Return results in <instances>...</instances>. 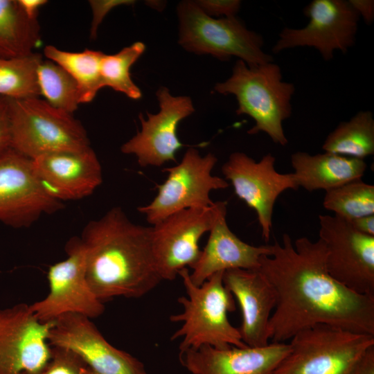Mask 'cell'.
<instances>
[{
    "mask_svg": "<svg viewBox=\"0 0 374 374\" xmlns=\"http://www.w3.org/2000/svg\"><path fill=\"white\" fill-rule=\"evenodd\" d=\"M309 18L301 28H284L272 47L274 53L296 47H312L330 61L355 43L359 17L346 0H313L303 9Z\"/></svg>",
    "mask_w": 374,
    "mask_h": 374,
    "instance_id": "30bf717a",
    "label": "cell"
},
{
    "mask_svg": "<svg viewBox=\"0 0 374 374\" xmlns=\"http://www.w3.org/2000/svg\"><path fill=\"white\" fill-rule=\"evenodd\" d=\"M134 1L127 0H108V1H90L89 4L93 11V21L91 28V37L96 36L97 29L104 17L113 8L121 6L132 4Z\"/></svg>",
    "mask_w": 374,
    "mask_h": 374,
    "instance_id": "1f68e13d",
    "label": "cell"
},
{
    "mask_svg": "<svg viewBox=\"0 0 374 374\" xmlns=\"http://www.w3.org/2000/svg\"><path fill=\"white\" fill-rule=\"evenodd\" d=\"M48 341L51 347L77 355L95 374H148L143 364L109 343L91 319L66 314L54 321Z\"/></svg>",
    "mask_w": 374,
    "mask_h": 374,
    "instance_id": "2e32d148",
    "label": "cell"
},
{
    "mask_svg": "<svg viewBox=\"0 0 374 374\" xmlns=\"http://www.w3.org/2000/svg\"><path fill=\"white\" fill-rule=\"evenodd\" d=\"M44 54L66 70L76 82L80 103L91 102L103 87L100 67L105 55L101 51L85 49L82 52H69L54 46H46Z\"/></svg>",
    "mask_w": 374,
    "mask_h": 374,
    "instance_id": "cb8c5ba5",
    "label": "cell"
},
{
    "mask_svg": "<svg viewBox=\"0 0 374 374\" xmlns=\"http://www.w3.org/2000/svg\"><path fill=\"white\" fill-rule=\"evenodd\" d=\"M41 54L0 57V96L11 99L39 98L37 68Z\"/></svg>",
    "mask_w": 374,
    "mask_h": 374,
    "instance_id": "484cf974",
    "label": "cell"
},
{
    "mask_svg": "<svg viewBox=\"0 0 374 374\" xmlns=\"http://www.w3.org/2000/svg\"><path fill=\"white\" fill-rule=\"evenodd\" d=\"M325 152L364 159L374 154V118L371 111H360L341 122L322 145Z\"/></svg>",
    "mask_w": 374,
    "mask_h": 374,
    "instance_id": "d4e9b609",
    "label": "cell"
},
{
    "mask_svg": "<svg viewBox=\"0 0 374 374\" xmlns=\"http://www.w3.org/2000/svg\"><path fill=\"white\" fill-rule=\"evenodd\" d=\"M217 161L211 152L202 157L195 148H188L179 163L164 169L168 175L166 181L157 186V195L138 211L153 226L178 211L213 206L211 192L229 186L225 179L212 175Z\"/></svg>",
    "mask_w": 374,
    "mask_h": 374,
    "instance_id": "ba28073f",
    "label": "cell"
},
{
    "mask_svg": "<svg viewBox=\"0 0 374 374\" xmlns=\"http://www.w3.org/2000/svg\"><path fill=\"white\" fill-rule=\"evenodd\" d=\"M223 283L240 308L242 341L251 347L267 345V326L276 303L271 284L258 269H242L225 271Z\"/></svg>",
    "mask_w": 374,
    "mask_h": 374,
    "instance_id": "44dd1931",
    "label": "cell"
},
{
    "mask_svg": "<svg viewBox=\"0 0 374 374\" xmlns=\"http://www.w3.org/2000/svg\"><path fill=\"white\" fill-rule=\"evenodd\" d=\"M9 101L10 147L33 160L51 152L90 147L87 134L71 114L39 98Z\"/></svg>",
    "mask_w": 374,
    "mask_h": 374,
    "instance_id": "5b68a950",
    "label": "cell"
},
{
    "mask_svg": "<svg viewBox=\"0 0 374 374\" xmlns=\"http://www.w3.org/2000/svg\"><path fill=\"white\" fill-rule=\"evenodd\" d=\"M319 220L329 274L357 293L374 296V236L356 231L335 215H320Z\"/></svg>",
    "mask_w": 374,
    "mask_h": 374,
    "instance_id": "8fae6325",
    "label": "cell"
},
{
    "mask_svg": "<svg viewBox=\"0 0 374 374\" xmlns=\"http://www.w3.org/2000/svg\"><path fill=\"white\" fill-rule=\"evenodd\" d=\"M353 8L364 21L371 25L374 21V1L373 0H348Z\"/></svg>",
    "mask_w": 374,
    "mask_h": 374,
    "instance_id": "836d02e7",
    "label": "cell"
},
{
    "mask_svg": "<svg viewBox=\"0 0 374 374\" xmlns=\"http://www.w3.org/2000/svg\"><path fill=\"white\" fill-rule=\"evenodd\" d=\"M349 222L356 231L374 236V215L359 217Z\"/></svg>",
    "mask_w": 374,
    "mask_h": 374,
    "instance_id": "d590c367",
    "label": "cell"
},
{
    "mask_svg": "<svg viewBox=\"0 0 374 374\" xmlns=\"http://www.w3.org/2000/svg\"><path fill=\"white\" fill-rule=\"evenodd\" d=\"M291 163L299 188L309 192L321 189L328 191L361 179L367 168L364 159L328 152L314 155L296 152L291 155Z\"/></svg>",
    "mask_w": 374,
    "mask_h": 374,
    "instance_id": "7402d4cb",
    "label": "cell"
},
{
    "mask_svg": "<svg viewBox=\"0 0 374 374\" xmlns=\"http://www.w3.org/2000/svg\"><path fill=\"white\" fill-rule=\"evenodd\" d=\"M215 206V202L209 208L184 209L151 226L152 253L162 280H174L181 269L196 263L200 239L212 226Z\"/></svg>",
    "mask_w": 374,
    "mask_h": 374,
    "instance_id": "5bb4252c",
    "label": "cell"
},
{
    "mask_svg": "<svg viewBox=\"0 0 374 374\" xmlns=\"http://www.w3.org/2000/svg\"><path fill=\"white\" fill-rule=\"evenodd\" d=\"M26 14L32 19H37L39 8L47 1L45 0H19Z\"/></svg>",
    "mask_w": 374,
    "mask_h": 374,
    "instance_id": "8d00e7d4",
    "label": "cell"
},
{
    "mask_svg": "<svg viewBox=\"0 0 374 374\" xmlns=\"http://www.w3.org/2000/svg\"><path fill=\"white\" fill-rule=\"evenodd\" d=\"M323 205L348 222L374 215V186L362 179L351 181L326 191Z\"/></svg>",
    "mask_w": 374,
    "mask_h": 374,
    "instance_id": "83f0119b",
    "label": "cell"
},
{
    "mask_svg": "<svg viewBox=\"0 0 374 374\" xmlns=\"http://www.w3.org/2000/svg\"><path fill=\"white\" fill-rule=\"evenodd\" d=\"M34 374H95L73 352L62 348L52 347V357L48 364Z\"/></svg>",
    "mask_w": 374,
    "mask_h": 374,
    "instance_id": "f546056e",
    "label": "cell"
},
{
    "mask_svg": "<svg viewBox=\"0 0 374 374\" xmlns=\"http://www.w3.org/2000/svg\"><path fill=\"white\" fill-rule=\"evenodd\" d=\"M54 321L38 320L30 305L0 309V374H34L52 357L48 335Z\"/></svg>",
    "mask_w": 374,
    "mask_h": 374,
    "instance_id": "4fadbf2b",
    "label": "cell"
},
{
    "mask_svg": "<svg viewBox=\"0 0 374 374\" xmlns=\"http://www.w3.org/2000/svg\"><path fill=\"white\" fill-rule=\"evenodd\" d=\"M40 96L51 106L73 114L80 104L78 84L62 66L50 60H42L37 68Z\"/></svg>",
    "mask_w": 374,
    "mask_h": 374,
    "instance_id": "4316f807",
    "label": "cell"
},
{
    "mask_svg": "<svg viewBox=\"0 0 374 374\" xmlns=\"http://www.w3.org/2000/svg\"><path fill=\"white\" fill-rule=\"evenodd\" d=\"M33 161L45 189L60 202L89 196L103 182L102 168L91 147L51 152Z\"/></svg>",
    "mask_w": 374,
    "mask_h": 374,
    "instance_id": "ac0fdd59",
    "label": "cell"
},
{
    "mask_svg": "<svg viewBox=\"0 0 374 374\" xmlns=\"http://www.w3.org/2000/svg\"><path fill=\"white\" fill-rule=\"evenodd\" d=\"M275 161L270 153L256 161L244 152H235L222 167L225 179L231 181L236 195L256 211L266 242L270 239L277 198L287 189L299 188L293 173L276 170Z\"/></svg>",
    "mask_w": 374,
    "mask_h": 374,
    "instance_id": "9a60e30c",
    "label": "cell"
},
{
    "mask_svg": "<svg viewBox=\"0 0 374 374\" xmlns=\"http://www.w3.org/2000/svg\"><path fill=\"white\" fill-rule=\"evenodd\" d=\"M40 43L37 19L30 18L19 0H0V51L4 57L29 55Z\"/></svg>",
    "mask_w": 374,
    "mask_h": 374,
    "instance_id": "603a6c76",
    "label": "cell"
},
{
    "mask_svg": "<svg viewBox=\"0 0 374 374\" xmlns=\"http://www.w3.org/2000/svg\"><path fill=\"white\" fill-rule=\"evenodd\" d=\"M179 43L186 51L209 54L221 60L236 57L249 66L274 62L263 51L262 37L247 28L237 17L215 19L195 1H184L177 7Z\"/></svg>",
    "mask_w": 374,
    "mask_h": 374,
    "instance_id": "8992f818",
    "label": "cell"
},
{
    "mask_svg": "<svg viewBox=\"0 0 374 374\" xmlns=\"http://www.w3.org/2000/svg\"><path fill=\"white\" fill-rule=\"evenodd\" d=\"M195 2L204 12L211 17H236L241 6L239 0H200Z\"/></svg>",
    "mask_w": 374,
    "mask_h": 374,
    "instance_id": "4dcf8cb0",
    "label": "cell"
},
{
    "mask_svg": "<svg viewBox=\"0 0 374 374\" xmlns=\"http://www.w3.org/2000/svg\"><path fill=\"white\" fill-rule=\"evenodd\" d=\"M80 238L88 283L103 303L120 296L139 299L162 281L152 253L151 226L132 222L121 207L91 220Z\"/></svg>",
    "mask_w": 374,
    "mask_h": 374,
    "instance_id": "7a4b0ae2",
    "label": "cell"
},
{
    "mask_svg": "<svg viewBox=\"0 0 374 374\" xmlns=\"http://www.w3.org/2000/svg\"><path fill=\"white\" fill-rule=\"evenodd\" d=\"M160 111L148 113V118L139 116L141 129L121 148L123 153L134 154L140 166H161L175 161L176 152L184 146L177 136L179 123L194 112L191 99L173 96L168 89L157 91Z\"/></svg>",
    "mask_w": 374,
    "mask_h": 374,
    "instance_id": "e0dca14e",
    "label": "cell"
},
{
    "mask_svg": "<svg viewBox=\"0 0 374 374\" xmlns=\"http://www.w3.org/2000/svg\"><path fill=\"white\" fill-rule=\"evenodd\" d=\"M61 203L45 189L32 159L12 149L0 157V222L28 227L44 214L61 209Z\"/></svg>",
    "mask_w": 374,
    "mask_h": 374,
    "instance_id": "7c38bea8",
    "label": "cell"
},
{
    "mask_svg": "<svg viewBox=\"0 0 374 374\" xmlns=\"http://www.w3.org/2000/svg\"><path fill=\"white\" fill-rule=\"evenodd\" d=\"M352 374H374V345L364 353Z\"/></svg>",
    "mask_w": 374,
    "mask_h": 374,
    "instance_id": "e575fe53",
    "label": "cell"
},
{
    "mask_svg": "<svg viewBox=\"0 0 374 374\" xmlns=\"http://www.w3.org/2000/svg\"><path fill=\"white\" fill-rule=\"evenodd\" d=\"M66 258L52 265L47 273L49 292L43 299L30 305L36 318L52 322L66 314L93 319L105 308L91 289L87 278L86 251L80 238H71L66 244Z\"/></svg>",
    "mask_w": 374,
    "mask_h": 374,
    "instance_id": "9c48e42d",
    "label": "cell"
},
{
    "mask_svg": "<svg viewBox=\"0 0 374 374\" xmlns=\"http://www.w3.org/2000/svg\"><path fill=\"white\" fill-rule=\"evenodd\" d=\"M215 215L207 243L193 266L190 278L199 286L213 274L229 269L258 270L260 260L271 253V245L253 246L241 240L226 222V202H215Z\"/></svg>",
    "mask_w": 374,
    "mask_h": 374,
    "instance_id": "d6986e66",
    "label": "cell"
},
{
    "mask_svg": "<svg viewBox=\"0 0 374 374\" xmlns=\"http://www.w3.org/2000/svg\"><path fill=\"white\" fill-rule=\"evenodd\" d=\"M215 90L233 95L238 102V115L251 117L255 125L249 134H267L275 143L285 145L288 140L283 122L292 114L291 100L295 92L293 83L284 81L280 67L274 62L249 66L238 60L231 75L218 82Z\"/></svg>",
    "mask_w": 374,
    "mask_h": 374,
    "instance_id": "277c9868",
    "label": "cell"
},
{
    "mask_svg": "<svg viewBox=\"0 0 374 374\" xmlns=\"http://www.w3.org/2000/svg\"><path fill=\"white\" fill-rule=\"evenodd\" d=\"M260 260L258 270L276 294L269 321V342H285L299 332L330 325L374 335V296L357 293L335 280L326 266V250L319 238L294 242L284 233Z\"/></svg>",
    "mask_w": 374,
    "mask_h": 374,
    "instance_id": "6da1fadb",
    "label": "cell"
},
{
    "mask_svg": "<svg viewBox=\"0 0 374 374\" xmlns=\"http://www.w3.org/2000/svg\"><path fill=\"white\" fill-rule=\"evenodd\" d=\"M290 350L286 342L261 347L203 346L179 352V360L193 374H273Z\"/></svg>",
    "mask_w": 374,
    "mask_h": 374,
    "instance_id": "ffe728a7",
    "label": "cell"
},
{
    "mask_svg": "<svg viewBox=\"0 0 374 374\" xmlns=\"http://www.w3.org/2000/svg\"><path fill=\"white\" fill-rule=\"evenodd\" d=\"M223 274L217 272L197 286L191 281L187 268L179 271L186 296L178 299L182 312L171 315L170 320L182 323L171 337L172 340L181 339L180 352L203 346L216 348L247 346L239 329L228 318L229 312L235 310V303L223 283Z\"/></svg>",
    "mask_w": 374,
    "mask_h": 374,
    "instance_id": "3957f363",
    "label": "cell"
},
{
    "mask_svg": "<svg viewBox=\"0 0 374 374\" xmlns=\"http://www.w3.org/2000/svg\"><path fill=\"white\" fill-rule=\"evenodd\" d=\"M10 147V130L8 98L0 96V157Z\"/></svg>",
    "mask_w": 374,
    "mask_h": 374,
    "instance_id": "d6a6232c",
    "label": "cell"
},
{
    "mask_svg": "<svg viewBox=\"0 0 374 374\" xmlns=\"http://www.w3.org/2000/svg\"><path fill=\"white\" fill-rule=\"evenodd\" d=\"M145 48L143 42H136L117 53L105 54L100 67L103 87H109L132 99L140 98L141 91L133 82L130 71L131 66L143 53Z\"/></svg>",
    "mask_w": 374,
    "mask_h": 374,
    "instance_id": "f1b7e54d",
    "label": "cell"
},
{
    "mask_svg": "<svg viewBox=\"0 0 374 374\" xmlns=\"http://www.w3.org/2000/svg\"><path fill=\"white\" fill-rule=\"evenodd\" d=\"M290 350L273 374H352L374 335L317 325L292 337Z\"/></svg>",
    "mask_w": 374,
    "mask_h": 374,
    "instance_id": "52a82bcc",
    "label": "cell"
},
{
    "mask_svg": "<svg viewBox=\"0 0 374 374\" xmlns=\"http://www.w3.org/2000/svg\"><path fill=\"white\" fill-rule=\"evenodd\" d=\"M0 57H4V55L1 53V51H0Z\"/></svg>",
    "mask_w": 374,
    "mask_h": 374,
    "instance_id": "74e56055",
    "label": "cell"
}]
</instances>
